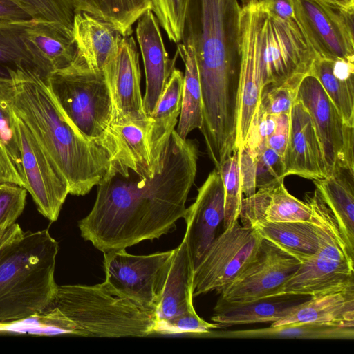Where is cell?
Wrapping results in <instances>:
<instances>
[{
  "mask_svg": "<svg viewBox=\"0 0 354 354\" xmlns=\"http://www.w3.org/2000/svg\"><path fill=\"white\" fill-rule=\"evenodd\" d=\"M151 10L167 37L174 43L182 41L190 0H150Z\"/></svg>",
  "mask_w": 354,
  "mask_h": 354,
  "instance_id": "39",
  "label": "cell"
},
{
  "mask_svg": "<svg viewBox=\"0 0 354 354\" xmlns=\"http://www.w3.org/2000/svg\"><path fill=\"white\" fill-rule=\"evenodd\" d=\"M54 305L69 322L73 335L122 337L155 333L154 310L113 295L102 283L58 286Z\"/></svg>",
  "mask_w": 354,
  "mask_h": 354,
  "instance_id": "5",
  "label": "cell"
},
{
  "mask_svg": "<svg viewBox=\"0 0 354 354\" xmlns=\"http://www.w3.org/2000/svg\"><path fill=\"white\" fill-rule=\"evenodd\" d=\"M136 37L145 73L144 110L147 116L154 111L174 68L167 53L159 23L151 10L137 21Z\"/></svg>",
  "mask_w": 354,
  "mask_h": 354,
  "instance_id": "19",
  "label": "cell"
},
{
  "mask_svg": "<svg viewBox=\"0 0 354 354\" xmlns=\"http://www.w3.org/2000/svg\"><path fill=\"white\" fill-rule=\"evenodd\" d=\"M29 334L39 336L73 335L69 322L52 306L31 316L0 323V335Z\"/></svg>",
  "mask_w": 354,
  "mask_h": 354,
  "instance_id": "34",
  "label": "cell"
},
{
  "mask_svg": "<svg viewBox=\"0 0 354 354\" xmlns=\"http://www.w3.org/2000/svg\"><path fill=\"white\" fill-rule=\"evenodd\" d=\"M33 19L73 30L75 10L69 0H19Z\"/></svg>",
  "mask_w": 354,
  "mask_h": 354,
  "instance_id": "40",
  "label": "cell"
},
{
  "mask_svg": "<svg viewBox=\"0 0 354 354\" xmlns=\"http://www.w3.org/2000/svg\"><path fill=\"white\" fill-rule=\"evenodd\" d=\"M297 99L312 118L328 174L339 166L354 169V127L344 122L315 76L303 78Z\"/></svg>",
  "mask_w": 354,
  "mask_h": 354,
  "instance_id": "14",
  "label": "cell"
},
{
  "mask_svg": "<svg viewBox=\"0 0 354 354\" xmlns=\"http://www.w3.org/2000/svg\"><path fill=\"white\" fill-rule=\"evenodd\" d=\"M183 73L174 68L153 113L148 129V144L155 174L161 171L165 150L175 130L181 109Z\"/></svg>",
  "mask_w": 354,
  "mask_h": 354,
  "instance_id": "25",
  "label": "cell"
},
{
  "mask_svg": "<svg viewBox=\"0 0 354 354\" xmlns=\"http://www.w3.org/2000/svg\"><path fill=\"white\" fill-rule=\"evenodd\" d=\"M44 76L69 121L84 138L104 148L112 164L117 153L111 129L113 107L103 72L91 70L77 54L71 65Z\"/></svg>",
  "mask_w": 354,
  "mask_h": 354,
  "instance_id": "6",
  "label": "cell"
},
{
  "mask_svg": "<svg viewBox=\"0 0 354 354\" xmlns=\"http://www.w3.org/2000/svg\"><path fill=\"white\" fill-rule=\"evenodd\" d=\"M296 19L316 57L354 60V7L295 0Z\"/></svg>",
  "mask_w": 354,
  "mask_h": 354,
  "instance_id": "13",
  "label": "cell"
},
{
  "mask_svg": "<svg viewBox=\"0 0 354 354\" xmlns=\"http://www.w3.org/2000/svg\"><path fill=\"white\" fill-rule=\"evenodd\" d=\"M255 159L257 189L284 180L283 157L277 151L266 146Z\"/></svg>",
  "mask_w": 354,
  "mask_h": 354,
  "instance_id": "43",
  "label": "cell"
},
{
  "mask_svg": "<svg viewBox=\"0 0 354 354\" xmlns=\"http://www.w3.org/2000/svg\"><path fill=\"white\" fill-rule=\"evenodd\" d=\"M261 0H241L238 19L240 57L236 149L243 148L262 91Z\"/></svg>",
  "mask_w": 354,
  "mask_h": 354,
  "instance_id": "10",
  "label": "cell"
},
{
  "mask_svg": "<svg viewBox=\"0 0 354 354\" xmlns=\"http://www.w3.org/2000/svg\"><path fill=\"white\" fill-rule=\"evenodd\" d=\"M239 151V169L241 189L245 197H248L257 191L256 159L245 147Z\"/></svg>",
  "mask_w": 354,
  "mask_h": 354,
  "instance_id": "45",
  "label": "cell"
},
{
  "mask_svg": "<svg viewBox=\"0 0 354 354\" xmlns=\"http://www.w3.org/2000/svg\"><path fill=\"white\" fill-rule=\"evenodd\" d=\"M311 209L310 221L316 231L319 246L313 255L294 253L301 263L279 295L310 297L354 287V255L348 250L332 212L317 189L306 194Z\"/></svg>",
  "mask_w": 354,
  "mask_h": 354,
  "instance_id": "7",
  "label": "cell"
},
{
  "mask_svg": "<svg viewBox=\"0 0 354 354\" xmlns=\"http://www.w3.org/2000/svg\"><path fill=\"white\" fill-rule=\"evenodd\" d=\"M315 57L297 19L281 20L264 10L261 27L262 89L280 84L296 75L309 74Z\"/></svg>",
  "mask_w": 354,
  "mask_h": 354,
  "instance_id": "12",
  "label": "cell"
},
{
  "mask_svg": "<svg viewBox=\"0 0 354 354\" xmlns=\"http://www.w3.org/2000/svg\"><path fill=\"white\" fill-rule=\"evenodd\" d=\"M194 267L186 241L174 249L167 277L156 308V322L196 311L193 305Z\"/></svg>",
  "mask_w": 354,
  "mask_h": 354,
  "instance_id": "24",
  "label": "cell"
},
{
  "mask_svg": "<svg viewBox=\"0 0 354 354\" xmlns=\"http://www.w3.org/2000/svg\"><path fill=\"white\" fill-rule=\"evenodd\" d=\"M35 19L24 21L0 20V75L9 76L8 68L21 65L34 67L23 34Z\"/></svg>",
  "mask_w": 354,
  "mask_h": 354,
  "instance_id": "35",
  "label": "cell"
},
{
  "mask_svg": "<svg viewBox=\"0 0 354 354\" xmlns=\"http://www.w3.org/2000/svg\"><path fill=\"white\" fill-rule=\"evenodd\" d=\"M301 263L294 252L263 239L256 259L218 292V299L229 303H245L278 295Z\"/></svg>",
  "mask_w": 354,
  "mask_h": 354,
  "instance_id": "15",
  "label": "cell"
},
{
  "mask_svg": "<svg viewBox=\"0 0 354 354\" xmlns=\"http://www.w3.org/2000/svg\"><path fill=\"white\" fill-rule=\"evenodd\" d=\"M73 32L77 54L95 71H102L124 37L112 24L85 12H75Z\"/></svg>",
  "mask_w": 354,
  "mask_h": 354,
  "instance_id": "23",
  "label": "cell"
},
{
  "mask_svg": "<svg viewBox=\"0 0 354 354\" xmlns=\"http://www.w3.org/2000/svg\"><path fill=\"white\" fill-rule=\"evenodd\" d=\"M310 216L308 203L290 194L282 180L243 197L239 218L243 225L251 227L260 223L308 221Z\"/></svg>",
  "mask_w": 354,
  "mask_h": 354,
  "instance_id": "21",
  "label": "cell"
},
{
  "mask_svg": "<svg viewBox=\"0 0 354 354\" xmlns=\"http://www.w3.org/2000/svg\"><path fill=\"white\" fill-rule=\"evenodd\" d=\"M198 159L196 143L174 130L154 177L109 170L97 185L91 212L78 221L81 236L106 252L167 234L184 217Z\"/></svg>",
  "mask_w": 354,
  "mask_h": 354,
  "instance_id": "1",
  "label": "cell"
},
{
  "mask_svg": "<svg viewBox=\"0 0 354 354\" xmlns=\"http://www.w3.org/2000/svg\"><path fill=\"white\" fill-rule=\"evenodd\" d=\"M310 73L317 77L344 122L354 127V60L315 57Z\"/></svg>",
  "mask_w": 354,
  "mask_h": 354,
  "instance_id": "29",
  "label": "cell"
},
{
  "mask_svg": "<svg viewBox=\"0 0 354 354\" xmlns=\"http://www.w3.org/2000/svg\"><path fill=\"white\" fill-rule=\"evenodd\" d=\"M290 113H282L276 117L273 132L266 140V146L283 157L288 142L290 131Z\"/></svg>",
  "mask_w": 354,
  "mask_h": 354,
  "instance_id": "46",
  "label": "cell"
},
{
  "mask_svg": "<svg viewBox=\"0 0 354 354\" xmlns=\"http://www.w3.org/2000/svg\"><path fill=\"white\" fill-rule=\"evenodd\" d=\"M264 10L284 21L296 20L295 0H261Z\"/></svg>",
  "mask_w": 354,
  "mask_h": 354,
  "instance_id": "48",
  "label": "cell"
},
{
  "mask_svg": "<svg viewBox=\"0 0 354 354\" xmlns=\"http://www.w3.org/2000/svg\"><path fill=\"white\" fill-rule=\"evenodd\" d=\"M313 183L334 216L349 252L354 255V169L339 166Z\"/></svg>",
  "mask_w": 354,
  "mask_h": 354,
  "instance_id": "26",
  "label": "cell"
},
{
  "mask_svg": "<svg viewBox=\"0 0 354 354\" xmlns=\"http://www.w3.org/2000/svg\"><path fill=\"white\" fill-rule=\"evenodd\" d=\"M290 131L283 155L285 176L316 180L328 175L323 151L312 118L296 98L290 113Z\"/></svg>",
  "mask_w": 354,
  "mask_h": 354,
  "instance_id": "18",
  "label": "cell"
},
{
  "mask_svg": "<svg viewBox=\"0 0 354 354\" xmlns=\"http://www.w3.org/2000/svg\"><path fill=\"white\" fill-rule=\"evenodd\" d=\"M239 151L236 149L216 168L221 174L224 187L223 230L231 227L238 221L241 212L243 194L239 175Z\"/></svg>",
  "mask_w": 354,
  "mask_h": 354,
  "instance_id": "36",
  "label": "cell"
},
{
  "mask_svg": "<svg viewBox=\"0 0 354 354\" xmlns=\"http://www.w3.org/2000/svg\"><path fill=\"white\" fill-rule=\"evenodd\" d=\"M276 117L266 115L257 108L243 147L254 158L266 146V140L274 129Z\"/></svg>",
  "mask_w": 354,
  "mask_h": 354,
  "instance_id": "44",
  "label": "cell"
},
{
  "mask_svg": "<svg viewBox=\"0 0 354 354\" xmlns=\"http://www.w3.org/2000/svg\"><path fill=\"white\" fill-rule=\"evenodd\" d=\"M238 0H190L184 32L194 41L202 92L221 96L239 85Z\"/></svg>",
  "mask_w": 354,
  "mask_h": 354,
  "instance_id": "4",
  "label": "cell"
},
{
  "mask_svg": "<svg viewBox=\"0 0 354 354\" xmlns=\"http://www.w3.org/2000/svg\"><path fill=\"white\" fill-rule=\"evenodd\" d=\"M213 336L236 338H298L353 339L354 327H346L319 323L289 324L269 328L229 331Z\"/></svg>",
  "mask_w": 354,
  "mask_h": 354,
  "instance_id": "32",
  "label": "cell"
},
{
  "mask_svg": "<svg viewBox=\"0 0 354 354\" xmlns=\"http://www.w3.org/2000/svg\"><path fill=\"white\" fill-rule=\"evenodd\" d=\"M104 254V288L113 295L156 311L174 254V249L147 255L126 249Z\"/></svg>",
  "mask_w": 354,
  "mask_h": 354,
  "instance_id": "8",
  "label": "cell"
},
{
  "mask_svg": "<svg viewBox=\"0 0 354 354\" xmlns=\"http://www.w3.org/2000/svg\"><path fill=\"white\" fill-rule=\"evenodd\" d=\"M14 83L11 77L0 75V141L20 174V156L16 140L12 102Z\"/></svg>",
  "mask_w": 354,
  "mask_h": 354,
  "instance_id": "38",
  "label": "cell"
},
{
  "mask_svg": "<svg viewBox=\"0 0 354 354\" xmlns=\"http://www.w3.org/2000/svg\"><path fill=\"white\" fill-rule=\"evenodd\" d=\"M24 231L17 223L0 230V248L19 237Z\"/></svg>",
  "mask_w": 354,
  "mask_h": 354,
  "instance_id": "50",
  "label": "cell"
},
{
  "mask_svg": "<svg viewBox=\"0 0 354 354\" xmlns=\"http://www.w3.org/2000/svg\"><path fill=\"white\" fill-rule=\"evenodd\" d=\"M13 122L24 187L32 196L39 213L55 222L69 194L68 184L41 144L14 111Z\"/></svg>",
  "mask_w": 354,
  "mask_h": 354,
  "instance_id": "11",
  "label": "cell"
},
{
  "mask_svg": "<svg viewBox=\"0 0 354 354\" xmlns=\"http://www.w3.org/2000/svg\"><path fill=\"white\" fill-rule=\"evenodd\" d=\"M14 83L12 109L28 127L65 178L69 194L84 196L111 167L102 147L84 138L66 116L37 68H8Z\"/></svg>",
  "mask_w": 354,
  "mask_h": 354,
  "instance_id": "2",
  "label": "cell"
},
{
  "mask_svg": "<svg viewBox=\"0 0 354 354\" xmlns=\"http://www.w3.org/2000/svg\"><path fill=\"white\" fill-rule=\"evenodd\" d=\"M75 12H85L112 24L124 36L131 35L133 25L148 10L150 0H69Z\"/></svg>",
  "mask_w": 354,
  "mask_h": 354,
  "instance_id": "31",
  "label": "cell"
},
{
  "mask_svg": "<svg viewBox=\"0 0 354 354\" xmlns=\"http://www.w3.org/2000/svg\"><path fill=\"white\" fill-rule=\"evenodd\" d=\"M218 328L216 323H209L200 317L196 311L187 313L156 322L155 333L176 334L189 333L202 335Z\"/></svg>",
  "mask_w": 354,
  "mask_h": 354,
  "instance_id": "41",
  "label": "cell"
},
{
  "mask_svg": "<svg viewBox=\"0 0 354 354\" xmlns=\"http://www.w3.org/2000/svg\"><path fill=\"white\" fill-rule=\"evenodd\" d=\"M27 193L23 186L16 184L0 186V230L16 223L24 209Z\"/></svg>",
  "mask_w": 354,
  "mask_h": 354,
  "instance_id": "42",
  "label": "cell"
},
{
  "mask_svg": "<svg viewBox=\"0 0 354 354\" xmlns=\"http://www.w3.org/2000/svg\"><path fill=\"white\" fill-rule=\"evenodd\" d=\"M109 88L113 123L148 118L140 90L139 53L133 37L123 38L118 53L102 69Z\"/></svg>",
  "mask_w": 354,
  "mask_h": 354,
  "instance_id": "16",
  "label": "cell"
},
{
  "mask_svg": "<svg viewBox=\"0 0 354 354\" xmlns=\"http://www.w3.org/2000/svg\"><path fill=\"white\" fill-rule=\"evenodd\" d=\"M225 216L224 187L218 169L214 168L198 188L194 202L183 218L186 223V241L194 271L204 252L218 234Z\"/></svg>",
  "mask_w": 354,
  "mask_h": 354,
  "instance_id": "17",
  "label": "cell"
},
{
  "mask_svg": "<svg viewBox=\"0 0 354 354\" xmlns=\"http://www.w3.org/2000/svg\"><path fill=\"white\" fill-rule=\"evenodd\" d=\"M263 238L252 227L236 221L217 235L194 271L193 297L219 292L256 259Z\"/></svg>",
  "mask_w": 354,
  "mask_h": 354,
  "instance_id": "9",
  "label": "cell"
},
{
  "mask_svg": "<svg viewBox=\"0 0 354 354\" xmlns=\"http://www.w3.org/2000/svg\"><path fill=\"white\" fill-rule=\"evenodd\" d=\"M24 185L16 165L4 145L0 141V186L4 184Z\"/></svg>",
  "mask_w": 354,
  "mask_h": 354,
  "instance_id": "47",
  "label": "cell"
},
{
  "mask_svg": "<svg viewBox=\"0 0 354 354\" xmlns=\"http://www.w3.org/2000/svg\"><path fill=\"white\" fill-rule=\"evenodd\" d=\"M306 75H296L280 84L264 87L257 108L270 115L290 113L300 83Z\"/></svg>",
  "mask_w": 354,
  "mask_h": 354,
  "instance_id": "37",
  "label": "cell"
},
{
  "mask_svg": "<svg viewBox=\"0 0 354 354\" xmlns=\"http://www.w3.org/2000/svg\"><path fill=\"white\" fill-rule=\"evenodd\" d=\"M263 239L294 253L314 254L319 246L318 238L310 221L260 223L252 226Z\"/></svg>",
  "mask_w": 354,
  "mask_h": 354,
  "instance_id": "33",
  "label": "cell"
},
{
  "mask_svg": "<svg viewBox=\"0 0 354 354\" xmlns=\"http://www.w3.org/2000/svg\"><path fill=\"white\" fill-rule=\"evenodd\" d=\"M310 298V295L281 294L245 303L218 299L211 320L218 328L235 325L274 323L288 316Z\"/></svg>",
  "mask_w": 354,
  "mask_h": 354,
  "instance_id": "22",
  "label": "cell"
},
{
  "mask_svg": "<svg viewBox=\"0 0 354 354\" xmlns=\"http://www.w3.org/2000/svg\"><path fill=\"white\" fill-rule=\"evenodd\" d=\"M57 241L48 229L28 231L0 248V323L43 312L54 304Z\"/></svg>",
  "mask_w": 354,
  "mask_h": 354,
  "instance_id": "3",
  "label": "cell"
},
{
  "mask_svg": "<svg viewBox=\"0 0 354 354\" xmlns=\"http://www.w3.org/2000/svg\"><path fill=\"white\" fill-rule=\"evenodd\" d=\"M152 118L132 120L111 124V132L117 145V153L111 166L120 171L131 170L145 178H153L148 144V129Z\"/></svg>",
  "mask_w": 354,
  "mask_h": 354,
  "instance_id": "28",
  "label": "cell"
},
{
  "mask_svg": "<svg viewBox=\"0 0 354 354\" xmlns=\"http://www.w3.org/2000/svg\"><path fill=\"white\" fill-rule=\"evenodd\" d=\"M330 3L343 6L354 7V0H325Z\"/></svg>",
  "mask_w": 354,
  "mask_h": 354,
  "instance_id": "51",
  "label": "cell"
},
{
  "mask_svg": "<svg viewBox=\"0 0 354 354\" xmlns=\"http://www.w3.org/2000/svg\"><path fill=\"white\" fill-rule=\"evenodd\" d=\"M182 42L178 43L177 53L185 65L181 109L176 130L178 136L186 139L203 123V104L195 47L192 37L184 32Z\"/></svg>",
  "mask_w": 354,
  "mask_h": 354,
  "instance_id": "30",
  "label": "cell"
},
{
  "mask_svg": "<svg viewBox=\"0 0 354 354\" xmlns=\"http://www.w3.org/2000/svg\"><path fill=\"white\" fill-rule=\"evenodd\" d=\"M23 39L34 67L44 75L68 66L77 55L73 30L57 24L35 19Z\"/></svg>",
  "mask_w": 354,
  "mask_h": 354,
  "instance_id": "20",
  "label": "cell"
},
{
  "mask_svg": "<svg viewBox=\"0 0 354 354\" xmlns=\"http://www.w3.org/2000/svg\"><path fill=\"white\" fill-rule=\"evenodd\" d=\"M32 19L19 0H0V20L24 21Z\"/></svg>",
  "mask_w": 354,
  "mask_h": 354,
  "instance_id": "49",
  "label": "cell"
},
{
  "mask_svg": "<svg viewBox=\"0 0 354 354\" xmlns=\"http://www.w3.org/2000/svg\"><path fill=\"white\" fill-rule=\"evenodd\" d=\"M307 322L354 327V287L310 297L271 326Z\"/></svg>",
  "mask_w": 354,
  "mask_h": 354,
  "instance_id": "27",
  "label": "cell"
}]
</instances>
